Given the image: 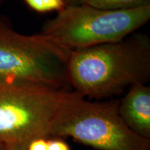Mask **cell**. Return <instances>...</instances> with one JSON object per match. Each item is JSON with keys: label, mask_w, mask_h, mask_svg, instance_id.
<instances>
[{"label": "cell", "mask_w": 150, "mask_h": 150, "mask_svg": "<svg viewBox=\"0 0 150 150\" xmlns=\"http://www.w3.org/2000/svg\"><path fill=\"white\" fill-rule=\"evenodd\" d=\"M4 150H27V149H4Z\"/></svg>", "instance_id": "obj_13"}, {"label": "cell", "mask_w": 150, "mask_h": 150, "mask_svg": "<svg viewBox=\"0 0 150 150\" xmlns=\"http://www.w3.org/2000/svg\"><path fill=\"white\" fill-rule=\"evenodd\" d=\"M70 87L82 97L104 99L150 79V39L133 33L122 40L70 52Z\"/></svg>", "instance_id": "obj_1"}, {"label": "cell", "mask_w": 150, "mask_h": 150, "mask_svg": "<svg viewBox=\"0 0 150 150\" xmlns=\"http://www.w3.org/2000/svg\"><path fill=\"white\" fill-rule=\"evenodd\" d=\"M118 102H91L78 97L54 127L52 138L72 137L98 150H150V139L135 134L124 122Z\"/></svg>", "instance_id": "obj_5"}, {"label": "cell", "mask_w": 150, "mask_h": 150, "mask_svg": "<svg viewBox=\"0 0 150 150\" xmlns=\"http://www.w3.org/2000/svg\"><path fill=\"white\" fill-rule=\"evenodd\" d=\"M149 19L150 5L121 11L86 4L67 6L47 20L40 33L71 52L122 40Z\"/></svg>", "instance_id": "obj_3"}, {"label": "cell", "mask_w": 150, "mask_h": 150, "mask_svg": "<svg viewBox=\"0 0 150 150\" xmlns=\"http://www.w3.org/2000/svg\"><path fill=\"white\" fill-rule=\"evenodd\" d=\"M3 2V0H0V6H1V4Z\"/></svg>", "instance_id": "obj_14"}, {"label": "cell", "mask_w": 150, "mask_h": 150, "mask_svg": "<svg viewBox=\"0 0 150 150\" xmlns=\"http://www.w3.org/2000/svg\"><path fill=\"white\" fill-rule=\"evenodd\" d=\"M29 8L38 13H47L52 11L61 12L65 8L63 0H24Z\"/></svg>", "instance_id": "obj_8"}, {"label": "cell", "mask_w": 150, "mask_h": 150, "mask_svg": "<svg viewBox=\"0 0 150 150\" xmlns=\"http://www.w3.org/2000/svg\"><path fill=\"white\" fill-rule=\"evenodd\" d=\"M70 54L46 35L18 33L0 18V77L70 91Z\"/></svg>", "instance_id": "obj_4"}, {"label": "cell", "mask_w": 150, "mask_h": 150, "mask_svg": "<svg viewBox=\"0 0 150 150\" xmlns=\"http://www.w3.org/2000/svg\"><path fill=\"white\" fill-rule=\"evenodd\" d=\"M84 4L110 11L129 10L150 5V0H85Z\"/></svg>", "instance_id": "obj_7"}, {"label": "cell", "mask_w": 150, "mask_h": 150, "mask_svg": "<svg viewBox=\"0 0 150 150\" xmlns=\"http://www.w3.org/2000/svg\"><path fill=\"white\" fill-rule=\"evenodd\" d=\"M79 96L75 91L0 77V143L4 149H27L33 140L52 138L63 112Z\"/></svg>", "instance_id": "obj_2"}, {"label": "cell", "mask_w": 150, "mask_h": 150, "mask_svg": "<svg viewBox=\"0 0 150 150\" xmlns=\"http://www.w3.org/2000/svg\"><path fill=\"white\" fill-rule=\"evenodd\" d=\"M0 150H4V147H3V145L0 143Z\"/></svg>", "instance_id": "obj_12"}, {"label": "cell", "mask_w": 150, "mask_h": 150, "mask_svg": "<svg viewBox=\"0 0 150 150\" xmlns=\"http://www.w3.org/2000/svg\"><path fill=\"white\" fill-rule=\"evenodd\" d=\"M48 150H70L67 142L61 138H51L47 140Z\"/></svg>", "instance_id": "obj_9"}, {"label": "cell", "mask_w": 150, "mask_h": 150, "mask_svg": "<svg viewBox=\"0 0 150 150\" xmlns=\"http://www.w3.org/2000/svg\"><path fill=\"white\" fill-rule=\"evenodd\" d=\"M66 6L83 5L85 4V0H63Z\"/></svg>", "instance_id": "obj_11"}, {"label": "cell", "mask_w": 150, "mask_h": 150, "mask_svg": "<svg viewBox=\"0 0 150 150\" xmlns=\"http://www.w3.org/2000/svg\"><path fill=\"white\" fill-rule=\"evenodd\" d=\"M124 122L135 134L150 139V87L136 83L129 87L118 104Z\"/></svg>", "instance_id": "obj_6"}, {"label": "cell", "mask_w": 150, "mask_h": 150, "mask_svg": "<svg viewBox=\"0 0 150 150\" xmlns=\"http://www.w3.org/2000/svg\"><path fill=\"white\" fill-rule=\"evenodd\" d=\"M27 150H48L47 140L44 138L33 140L28 145Z\"/></svg>", "instance_id": "obj_10"}]
</instances>
